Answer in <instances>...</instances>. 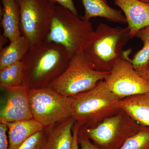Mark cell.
<instances>
[{
	"mask_svg": "<svg viewBox=\"0 0 149 149\" xmlns=\"http://www.w3.org/2000/svg\"><path fill=\"white\" fill-rule=\"evenodd\" d=\"M109 73L93 69L82 52L71 57L64 72L47 88L71 97L95 88L100 81L105 80Z\"/></svg>",
	"mask_w": 149,
	"mask_h": 149,
	"instance_id": "5",
	"label": "cell"
},
{
	"mask_svg": "<svg viewBox=\"0 0 149 149\" xmlns=\"http://www.w3.org/2000/svg\"><path fill=\"white\" fill-rule=\"evenodd\" d=\"M141 1L145 3L149 2V0H141Z\"/></svg>",
	"mask_w": 149,
	"mask_h": 149,
	"instance_id": "28",
	"label": "cell"
},
{
	"mask_svg": "<svg viewBox=\"0 0 149 149\" xmlns=\"http://www.w3.org/2000/svg\"><path fill=\"white\" fill-rule=\"evenodd\" d=\"M94 31L91 22L56 4L46 41L62 46L72 57L83 52Z\"/></svg>",
	"mask_w": 149,
	"mask_h": 149,
	"instance_id": "4",
	"label": "cell"
},
{
	"mask_svg": "<svg viewBox=\"0 0 149 149\" xmlns=\"http://www.w3.org/2000/svg\"><path fill=\"white\" fill-rule=\"evenodd\" d=\"M5 123L8 128V149H17L30 136L45 128L33 118Z\"/></svg>",
	"mask_w": 149,
	"mask_h": 149,
	"instance_id": "15",
	"label": "cell"
},
{
	"mask_svg": "<svg viewBox=\"0 0 149 149\" xmlns=\"http://www.w3.org/2000/svg\"><path fill=\"white\" fill-rule=\"evenodd\" d=\"M135 37L142 40L143 46L130 61L134 69L142 76L149 70V26L139 30Z\"/></svg>",
	"mask_w": 149,
	"mask_h": 149,
	"instance_id": "18",
	"label": "cell"
},
{
	"mask_svg": "<svg viewBox=\"0 0 149 149\" xmlns=\"http://www.w3.org/2000/svg\"><path fill=\"white\" fill-rule=\"evenodd\" d=\"M0 122L10 123L33 118L29 101V89L25 85L1 89Z\"/></svg>",
	"mask_w": 149,
	"mask_h": 149,
	"instance_id": "10",
	"label": "cell"
},
{
	"mask_svg": "<svg viewBox=\"0 0 149 149\" xmlns=\"http://www.w3.org/2000/svg\"><path fill=\"white\" fill-rule=\"evenodd\" d=\"M120 107L140 125L149 127V93L122 99Z\"/></svg>",
	"mask_w": 149,
	"mask_h": 149,
	"instance_id": "16",
	"label": "cell"
},
{
	"mask_svg": "<svg viewBox=\"0 0 149 149\" xmlns=\"http://www.w3.org/2000/svg\"><path fill=\"white\" fill-rule=\"evenodd\" d=\"M28 96L33 119L45 128L72 117L70 97L52 88L29 89Z\"/></svg>",
	"mask_w": 149,
	"mask_h": 149,
	"instance_id": "6",
	"label": "cell"
},
{
	"mask_svg": "<svg viewBox=\"0 0 149 149\" xmlns=\"http://www.w3.org/2000/svg\"><path fill=\"white\" fill-rule=\"evenodd\" d=\"M142 126L120 109L116 114L105 119L95 127L79 129L100 148L119 149Z\"/></svg>",
	"mask_w": 149,
	"mask_h": 149,
	"instance_id": "7",
	"label": "cell"
},
{
	"mask_svg": "<svg viewBox=\"0 0 149 149\" xmlns=\"http://www.w3.org/2000/svg\"><path fill=\"white\" fill-rule=\"evenodd\" d=\"M31 48L29 41L21 36L2 49L0 53V70L21 61Z\"/></svg>",
	"mask_w": 149,
	"mask_h": 149,
	"instance_id": "17",
	"label": "cell"
},
{
	"mask_svg": "<svg viewBox=\"0 0 149 149\" xmlns=\"http://www.w3.org/2000/svg\"><path fill=\"white\" fill-rule=\"evenodd\" d=\"M85 9V14L80 17L87 21L93 17H101L109 21L120 24H127L122 12L109 5L107 0H81Z\"/></svg>",
	"mask_w": 149,
	"mask_h": 149,
	"instance_id": "14",
	"label": "cell"
},
{
	"mask_svg": "<svg viewBox=\"0 0 149 149\" xmlns=\"http://www.w3.org/2000/svg\"><path fill=\"white\" fill-rule=\"evenodd\" d=\"M50 2L61 6L68 9L75 14L78 15L77 11L74 5L73 0H47Z\"/></svg>",
	"mask_w": 149,
	"mask_h": 149,
	"instance_id": "24",
	"label": "cell"
},
{
	"mask_svg": "<svg viewBox=\"0 0 149 149\" xmlns=\"http://www.w3.org/2000/svg\"><path fill=\"white\" fill-rule=\"evenodd\" d=\"M75 120L71 117L45 128L46 134L42 149H71L72 128Z\"/></svg>",
	"mask_w": 149,
	"mask_h": 149,
	"instance_id": "12",
	"label": "cell"
},
{
	"mask_svg": "<svg viewBox=\"0 0 149 149\" xmlns=\"http://www.w3.org/2000/svg\"><path fill=\"white\" fill-rule=\"evenodd\" d=\"M70 97L72 117L80 128L95 127L121 109V100L110 90L105 80L90 91Z\"/></svg>",
	"mask_w": 149,
	"mask_h": 149,
	"instance_id": "2",
	"label": "cell"
},
{
	"mask_svg": "<svg viewBox=\"0 0 149 149\" xmlns=\"http://www.w3.org/2000/svg\"><path fill=\"white\" fill-rule=\"evenodd\" d=\"M24 73L21 61L0 70L1 89L12 88L23 85Z\"/></svg>",
	"mask_w": 149,
	"mask_h": 149,
	"instance_id": "19",
	"label": "cell"
},
{
	"mask_svg": "<svg viewBox=\"0 0 149 149\" xmlns=\"http://www.w3.org/2000/svg\"><path fill=\"white\" fill-rule=\"evenodd\" d=\"M124 13L132 38L139 30L149 26V2L141 0H114Z\"/></svg>",
	"mask_w": 149,
	"mask_h": 149,
	"instance_id": "11",
	"label": "cell"
},
{
	"mask_svg": "<svg viewBox=\"0 0 149 149\" xmlns=\"http://www.w3.org/2000/svg\"><path fill=\"white\" fill-rule=\"evenodd\" d=\"M78 141L81 149H101L91 143V140L84 132L79 129Z\"/></svg>",
	"mask_w": 149,
	"mask_h": 149,
	"instance_id": "22",
	"label": "cell"
},
{
	"mask_svg": "<svg viewBox=\"0 0 149 149\" xmlns=\"http://www.w3.org/2000/svg\"><path fill=\"white\" fill-rule=\"evenodd\" d=\"M132 49L124 51L106 79L108 87L120 100L149 93V82L134 69L129 57Z\"/></svg>",
	"mask_w": 149,
	"mask_h": 149,
	"instance_id": "9",
	"label": "cell"
},
{
	"mask_svg": "<svg viewBox=\"0 0 149 149\" xmlns=\"http://www.w3.org/2000/svg\"><path fill=\"white\" fill-rule=\"evenodd\" d=\"M20 10L21 35L31 47L46 41L56 5L47 0H16Z\"/></svg>",
	"mask_w": 149,
	"mask_h": 149,
	"instance_id": "8",
	"label": "cell"
},
{
	"mask_svg": "<svg viewBox=\"0 0 149 149\" xmlns=\"http://www.w3.org/2000/svg\"><path fill=\"white\" fill-rule=\"evenodd\" d=\"M3 8L1 26L3 35L10 42L21 36L20 32V10L16 0H1Z\"/></svg>",
	"mask_w": 149,
	"mask_h": 149,
	"instance_id": "13",
	"label": "cell"
},
{
	"mask_svg": "<svg viewBox=\"0 0 149 149\" xmlns=\"http://www.w3.org/2000/svg\"><path fill=\"white\" fill-rule=\"evenodd\" d=\"M133 39L128 27H112L101 22L83 49L84 56L96 70L110 72L123 54V48Z\"/></svg>",
	"mask_w": 149,
	"mask_h": 149,
	"instance_id": "3",
	"label": "cell"
},
{
	"mask_svg": "<svg viewBox=\"0 0 149 149\" xmlns=\"http://www.w3.org/2000/svg\"><path fill=\"white\" fill-rule=\"evenodd\" d=\"M79 126L77 124V123H74L73 128H72V132H73V141L71 149H79V143L78 141V134L79 131Z\"/></svg>",
	"mask_w": 149,
	"mask_h": 149,
	"instance_id": "25",
	"label": "cell"
},
{
	"mask_svg": "<svg viewBox=\"0 0 149 149\" xmlns=\"http://www.w3.org/2000/svg\"><path fill=\"white\" fill-rule=\"evenodd\" d=\"M46 134L45 128L30 136L17 149H42Z\"/></svg>",
	"mask_w": 149,
	"mask_h": 149,
	"instance_id": "21",
	"label": "cell"
},
{
	"mask_svg": "<svg viewBox=\"0 0 149 149\" xmlns=\"http://www.w3.org/2000/svg\"><path fill=\"white\" fill-rule=\"evenodd\" d=\"M119 149H149V127L142 126Z\"/></svg>",
	"mask_w": 149,
	"mask_h": 149,
	"instance_id": "20",
	"label": "cell"
},
{
	"mask_svg": "<svg viewBox=\"0 0 149 149\" xmlns=\"http://www.w3.org/2000/svg\"><path fill=\"white\" fill-rule=\"evenodd\" d=\"M142 76L143 77L144 79H146V80L149 82V70Z\"/></svg>",
	"mask_w": 149,
	"mask_h": 149,
	"instance_id": "27",
	"label": "cell"
},
{
	"mask_svg": "<svg viewBox=\"0 0 149 149\" xmlns=\"http://www.w3.org/2000/svg\"><path fill=\"white\" fill-rule=\"evenodd\" d=\"M71 56L62 46L45 41L32 46L22 60L23 84L29 89L47 88L66 70Z\"/></svg>",
	"mask_w": 149,
	"mask_h": 149,
	"instance_id": "1",
	"label": "cell"
},
{
	"mask_svg": "<svg viewBox=\"0 0 149 149\" xmlns=\"http://www.w3.org/2000/svg\"><path fill=\"white\" fill-rule=\"evenodd\" d=\"M7 38L5 37L3 35H2L1 36V49L3 48V46L4 44L6 43V40Z\"/></svg>",
	"mask_w": 149,
	"mask_h": 149,
	"instance_id": "26",
	"label": "cell"
},
{
	"mask_svg": "<svg viewBox=\"0 0 149 149\" xmlns=\"http://www.w3.org/2000/svg\"><path fill=\"white\" fill-rule=\"evenodd\" d=\"M8 128L5 123L0 122V149H8Z\"/></svg>",
	"mask_w": 149,
	"mask_h": 149,
	"instance_id": "23",
	"label": "cell"
}]
</instances>
